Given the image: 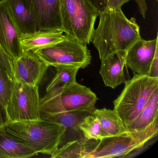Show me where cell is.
Segmentation results:
<instances>
[{
  "label": "cell",
  "mask_w": 158,
  "mask_h": 158,
  "mask_svg": "<svg viewBox=\"0 0 158 158\" xmlns=\"http://www.w3.org/2000/svg\"><path fill=\"white\" fill-rule=\"evenodd\" d=\"M49 67L35 52L23 50L20 57L11 60L13 81L39 86Z\"/></svg>",
  "instance_id": "obj_9"
},
{
  "label": "cell",
  "mask_w": 158,
  "mask_h": 158,
  "mask_svg": "<svg viewBox=\"0 0 158 158\" xmlns=\"http://www.w3.org/2000/svg\"><path fill=\"white\" fill-rule=\"evenodd\" d=\"M91 114L99 123L103 138L127 133L126 127L114 110L95 109Z\"/></svg>",
  "instance_id": "obj_17"
},
{
  "label": "cell",
  "mask_w": 158,
  "mask_h": 158,
  "mask_svg": "<svg viewBox=\"0 0 158 158\" xmlns=\"http://www.w3.org/2000/svg\"><path fill=\"white\" fill-rule=\"evenodd\" d=\"M7 124L6 116L1 106L0 105V129L5 128Z\"/></svg>",
  "instance_id": "obj_28"
},
{
  "label": "cell",
  "mask_w": 158,
  "mask_h": 158,
  "mask_svg": "<svg viewBox=\"0 0 158 158\" xmlns=\"http://www.w3.org/2000/svg\"><path fill=\"white\" fill-rule=\"evenodd\" d=\"M0 66L13 80L11 70V59L0 46Z\"/></svg>",
  "instance_id": "obj_23"
},
{
  "label": "cell",
  "mask_w": 158,
  "mask_h": 158,
  "mask_svg": "<svg viewBox=\"0 0 158 158\" xmlns=\"http://www.w3.org/2000/svg\"><path fill=\"white\" fill-rule=\"evenodd\" d=\"M100 12H101L105 9V0H88Z\"/></svg>",
  "instance_id": "obj_26"
},
{
  "label": "cell",
  "mask_w": 158,
  "mask_h": 158,
  "mask_svg": "<svg viewBox=\"0 0 158 158\" xmlns=\"http://www.w3.org/2000/svg\"><path fill=\"white\" fill-rule=\"evenodd\" d=\"M20 35L37 31L36 24L27 0H2Z\"/></svg>",
  "instance_id": "obj_14"
},
{
  "label": "cell",
  "mask_w": 158,
  "mask_h": 158,
  "mask_svg": "<svg viewBox=\"0 0 158 158\" xmlns=\"http://www.w3.org/2000/svg\"><path fill=\"white\" fill-rule=\"evenodd\" d=\"M158 88V77L134 74L127 80L122 93L113 102L114 110L126 127L139 115L153 91Z\"/></svg>",
  "instance_id": "obj_5"
},
{
  "label": "cell",
  "mask_w": 158,
  "mask_h": 158,
  "mask_svg": "<svg viewBox=\"0 0 158 158\" xmlns=\"http://www.w3.org/2000/svg\"><path fill=\"white\" fill-rule=\"evenodd\" d=\"M65 35L63 41L33 52L49 66L67 65L80 69L87 67L91 62V56L87 45L68 35Z\"/></svg>",
  "instance_id": "obj_6"
},
{
  "label": "cell",
  "mask_w": 158,
  "mask_h": 158,
  "mask_svg": "<svg viewBox=\"0 0 158 158\" xmlns=\"http://www.w3.org/2000/svg\"><path fill=\"white\" fill-rule=\"evenodd\" d=\"M0 1H1V0H0Z\"/></svg>",
  "instance_id": "obj_29"
},
{
  "label": "cell",
  "mask_w": 158,
  "mask_h": 158,
  "mask_svg": "<svg viewBox=\"0 0 158 158\" xmlns=\"http://www.w3.org/2000/svg\"><path fill=\"white\" fill-rule=\"evenodd\" d=\"M130 0H105V10H113L121 9L122 6L125 3L128 2ZM138 2V0H134Z\"/></svg>",
  "instance_id": "obj_24"
},
{
  "label": "cell",
  "mask_w": 158,
  "mask_h": 158,
  "mask_svg": "<svg viewBox=\"0 0 158 158\" xmlns=\"http://www.w3.org/2000/svg\"><path fill=\"white\" fill-rule=\"evenodd\" d=\"M78 127L87 139L98 140L103 138L100 124L93 114L85 115L78 124Z\"/></svg>",
  "instance_id": "obj_21"
},
{
  "label": "cell",
  "mask_w": 158,
  "mask_h": 158,
  "mask_svg": "<svg viewBox=\"0 0 158 158\" xmlns=\"http://www.w3.org/2000/svg\"><path fill=\"white\" fill-rule=\"evenodd\" d=\"M135 140L145 145L158 133V88L152 94L139 115L126 127Z\"/></svg>",
  "instance_id": "obj_8"
},
{
  "label": "cell",
  "mask_w": 158,
  "mask_h": 158,
  "mask_svg": "<svg viewBox=\"0 0 158 158\" xmlns=\"http://www.w3.org/2000/svg\"><path fill=\"white\" fill-rule=\"evenodd\" d=\"M157 51L158 35L152 40H146L140 38L126 52V66L132 71L133 74L148 76Z\"/></svg>",
  "instance_id": "obj_10"
},
{
  "label": "cell",
  "mask_w": 158,
  "mask_h": 158,
  "mask_svg": "<svg viewBox=\"0 0 158 158\" xmlns=\"http://www.w3.org/2000/svg\"><path fill=\"white\" fill-rule=\"evenodd\" d=\"M148 76L152 77H158V51L156 52L152 60Z\"/></svg>",
  "instance_id": "obj_25"
},
{
  "label": "cell",
  "mask_w": 158,
  "mask_h": 158,
  "mask_svg": "<svg viewBox=\"0 0 158 158\" xmlns=\"http://www.w3.org/2000/svg\"><path fill=\"white\" fill-rule=\"evenodd\" d=\"M62 31L83 44L91 42L100 11L88 0H60Z\"/></svg>",
  "instance_id": "obj_4"
},
{
  "label": "cell",
  "mask_w": 158,
  "mask_h": 158,
  "mask_svg": "<svg viewBox=\"0 0 158 158\" xmlns=\"http://www.w3.org/2000/svg\"><path fill=\"white\" fill-rule=\"evenodd\" d=\"M144 145L134 139L128 133L106 137L100 139L95 149L88 158L124 157L134 151L143 148Z\"/></svg>",
  "instance_id": "obj_11"
},
{
  "label": "cell",
  "mask_w": 158,
  "mask_h": 158,
  "mask_svg": "<svg viewBox=\"0 0 158 158\" xmlns=\"http://www.w3.org/2000/svg\"><path fill=\"white\" fill-rule=\"evenodd\" d=\"M37 26V31H62L60 0H27Z\"/></svg>",
  "instance_id": "obj_12"
},
{
  "label": "cell",
  "mask_w": 158,
  "mask_h": 158,
  "mask_svg": "<svg viewBox=\"0 0 158 158\" xmlns=\"http://www.w3.org/2000/svg\"><path fill=\"white\" fill-rule=\"evenodd\" d=\"M40 104L39 86L13 81L6 110L7 123L41 120Z\"/></svg>",
  "instance_id": "obj_7"
},
{
  "label": "cell",
  "mask_w": 158,
  "mask_h": 158,
  "mask_svg": "<svg viewBox=\"0 0 158 158\" xmlns=\"http://www.w3.org/2000/svg\"><path fill=\"white\" fill-rule=\"evenodd\" d=\"M64 33L62 31L43 30L22 34L20 36V43L23 50L33 52L63 41L65 36Z\"/></svg>",
  "instance_id": "obj_16"
},
{
  "label": "cell",
  "mask_w": 158,
  "mask_h": 158,
  "mask_svg": "<svg viewBox=\"0 0 158 158\" xmlns=\"http://www.w3.org/2000/svg\"><path fill=\"white\" fill-rule=\"evenodd\" d=\"M56 73L49 83L46 89V92L60 86L63 85L76 82V76L79 67L73 66H59L54 67Z\"/></svg>",
  "instance_id": "obj_20"
},
{
  "label": "cell",
  "mask_w": 158,
  "mask_h": 158,
  "mask_svg": "<svg viewBox=\"0 0 158 158\" xmlns=\"http://www.w3.org/2000/svg\"><path fill=\"white\" fill-rule=\"evenodd\" d=\"M99 23L91 36V41L101 60L118 52L127 51L141 37L135 19H128L121 9L100 13Z\"/></svg>",
  "instance_id": "obj_1"
},
{
  "label": "cell",
  "mask_w": 158,
  "mask_h": 158,
  "mask_svg": "<svg viewBox=\"0 0 158 158\" xmlns=\"http://www.w3.org/2000/svg\"><path fill=\"white\" fill-rule=\"evenodd\" d=\"M99 140H89L85 137L68 141L59 147L52 154V158H88L98 144Z\"/></svg>",
  "instance_id": "obj_18"
},
{
  "label": "cell",
  "mask_w": 158,
  "mask_h": 158,
  "mask_svg": "<svg viewBox=\"0 0 158 158\" xmlns=\"http://www.w3.org/2000/svg\"><path fill=\"white\" fill-rule=\"evenodd\" d=\"M6 133L38 153L51 155L60 147L67 130L63 126L47 120L7 123Z\"/></svg>",
  "instance_id": "obj_2"
},
{
  "label": "cell",
  "mask_w": 158,
  "mask_h": 158,
  "mask_svg": "<svg viewBox=\"0 0 158 158\" xmlns=\"http://www.w3.org/2000/svg\"><path fill=\"white\" fill-rule=\"evenodd\" d=\"M98 100L90 89L77 81L63 85L46 92L40 98V116L64 112L91 114Z\"/></svg>",
  "instance_id": "obj_3"
},
{
  "label": "cell",
  "mask_w": 158,
  "mask_h": 158,
  "mask_svg": "<svg viewBox=\"0 0 158 158\" xmlns=\"http://www.w3.org/2000/svg\"><path fill=\"white\" fill-rule=\"evenodd\" d=\"M21 35L12 22L2 0L0 1V46L11 60L22 55Z\"/></svg>",
  "instance_id": "obj_13"
},
{
  "label": "cell",
  "mask_w": 158,
  "mask_h": 158,
  "mask_svg": "<svg viewBox=\"0 0 158 158\" xmlns=\"http://www.w3.org/2000/svg\"><path fill=\"white\" fill-rule=\"evenodd\" d=\"M137 3L138 5L140 14L143 16V18H145V16H146V12L147 10V5H146L145 0H138V1Z\"/></svg>",
  "instance_id": "obj_27"
},
{
  "label": "cell",
  "mask_w": 158,
  "mask_h": 158,
  "mask_svg": "<svg viewBox=\"0 0 158 158\" xmlns=\"http://www.w3.org/2000/svg\"><path fill=\"white\" fill-rule=\"evenodd\" d=\"M13 82V81L10 78L6 72L0 66V105L5 116L10 97Z\"/></svg>",
  "instance_id": "obj_22"
},
{
  "label": "cell",
  "mask_w": 158,
  "mask_h": 158,
  "mask_svg": "<svg viewBox=\"0 0 158 158\" xmlns=\"http://www.w3.org/2000/svg\"><path fill=\"white\" fill-rule=\"evenodd\" d=\"M126 54V52H118L102 60L99 73L106 86L114 89L125 84L124 67Z\"/></svg>",
  "instance_id": "obj_15"
},
{
  "label": "cell",
  "mask_w": 158,
  "mask_h": 158,
  "mask_svg": "<svg viewBox=\"0 0 158 158\" xmlns=\"http://www.w3.org/2000/svg\"><path fill=\"white\" fill-rule=\"evenodd\" d=\"M38 153L0 129V158H31Z\"/></svg>",
  "instance_id": "obj_19"
}]
</instances>
